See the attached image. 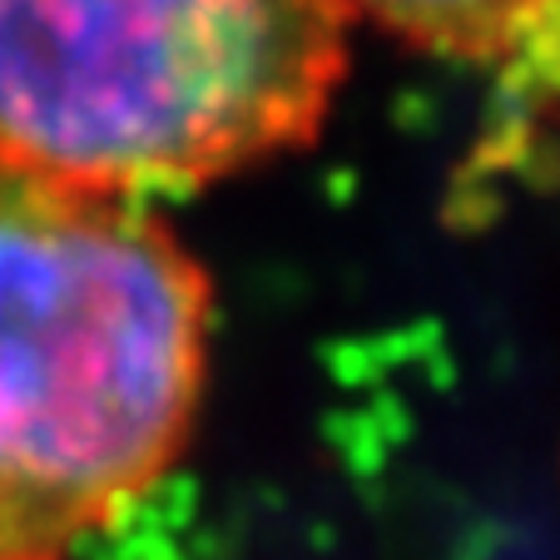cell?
I'll list each match as a JSON object with an SVG mask.
<instances>
[{
  "label": "cell",
  "instance_id": "1",
  "mask_svg": "<svg viewBox=\"0 0 560 560\" xmlns=\"http://www.w3.org/2000/svg\"><path fill=\"white\" fill-rule=\"evenodd\" d=\"M213 288L125 194L0 159V560H65L189 452Z\"/></svg>",
  "mask_w": 560,
  "mask_h": 560
},
{
  "label": "cell",
  "instance_id": "2",
  "mask_svg": "<svg viewBox=\"0 0 560 560\" xmlns=\"http://www.w3.org/2000/svg\"><path fill=\"white\" fill-rule=\"evenodd\" d=\"M348 0H0V159L95 194H174L313 144Z\"/></svg>",
  "mask_w": 560,
  "mask_h": 560
},
{
  "label": "cell",
  "instance_id": "3",
  "mask_svg": "<svg viewBox=\"0 0 560 560\" xmlns=\"http://www.w3.org/2000/svg\"><path fill=\"white\" fill-rule=\"evenodd\" d=\"M560 0H348L352 15H368L397 40L471 65L516 55Z\"/></svg>",
  "mask_w": 560,
  "mask_h": 560
}]
</instances>
